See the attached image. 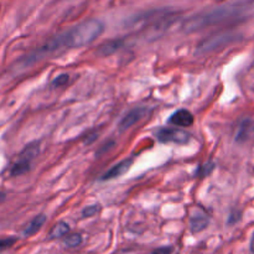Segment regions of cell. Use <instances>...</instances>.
I'll list each match as a JSON object with an SVG mask.
<instances>
[{"label":"cell","mask_w":254,"mask_h":254,"mask_svg":"<svg viewBox=\"0 0 254 254\" xmlns=\"http://www.w3.org/2000/svg\"><path fill=\"white\" fill-rule=\"evenodd\" d=\"M4 200H5V193L0 192V202H1V201H4Z\"/></svg>","instance_id":"cell-22"},{"label":"cell","mask_w":254,"mask_h":254,"mask_svg":"<svg viewBox=\"0 0 254 254\" xmlns=\"http://www.w3.org/2000/svg\"><path fill=\"white\" fill-rule=\"evenodd\" d=\"M156 136L161 143L186 144L190 140V134L179 128H161Z\"/></svg>","instance_id":"cell-4"},{"label":"cell","mask_w":254,"mask_h":254,"mask_svg":"<svg viewBox=\"0 0 254 254\" xmlns=\"http://www.w3.org/2000/svg\"><path fill=\"white\" fill-rule=\"evenodd\" d=\"M208 223H210V216H208L202 208H195V211L191 213L190 217L191 231H192L193 233L201 232V231H203L207 227Z\"/></svg>","instance_id":"cell-6"},{"label":"cell","mask_w":254,"mask_h":254,"mask_svg":"<svg viewBox=\"0 0 254 254\" xmlns=\"http://www.w3.org/2000/svg\"><path fill=\"white\" fill-rule=\"evenodd\" d=\"M104 31L103 22L97 19H88L45 42L26 60V64L37 61L60 49H76L92 44Z\"/></svg>","instance_id":"cell-1"},{"label":"cell","mask_w":254,"mask_h":254,"mask_svg":"<svg viewBox=\"0 0 254 254\" xmlns=\"http://www.w3.org/2000/svg\"><path fill=\"white\" fill-rule=\"evenodd\" d=\"M193 116L186 109H179L176 111L173 116L170 117V123L174 124L176 127H184V128H188L193 124Z\"/></svg>","instance_id":"cell-10"},{"label":"cell","mask_w":254,"mask_h":254,"mask_svg":"<svg viewBox=\"0 0 254 254\" xmlns=\"http://www.w3.org/2000/svg\"><path fill=\"white\" fill-rule=\"evenodd\" d=\"M173 253V247H160L156 248L151 254H171Z\"/></svg>","instance_id":"cell-20"},{"label":"cell","mask_w":254,"mask_h":254,"mask_svg":"<svg viewBox=\"0 0 254 254\" xmlns=\"http://www.w3.org/2000/svg\"><path fill=\"white\" fill-rule=\"evenodd\" d=\"M254 138V123L250 119H246L240 124L236 133V141L240 144L247 143Z\"/></svg>","instance_id":"cell-8"},{"label":"cell","mask_w":254,"mask_h":254,"mask_svg":"<svg viewBox=\"0 0 254 254\" xmlns=\"http://www.w3.org/2000/svg\"><path fill=\"white\" fill-rule=\"evenodd\" d=\"M233 40H235V35L227 34V32L212 35V36L206 37L205 40H202V41L197 45V47H196V54H208V52H212L215 51V50L226 46V45H228L230 42H232Z\"/></svg>","instance_id":"cell-3"},{"label":"cell","mask_w":254,"mask_h":254,"mask_svg":"<svg viewBox=\"0 0 254 254\" xmlns=\"http://www.w3.org/2000/svg\"><path fill=\"white\" fill-rule=\"evenodd\" d=\"M39 151H40V146L37 141L30 143L27 144V145L24 148V150L21 151V154H20V159H22V160H27L31 163V160H34V159L39 155Z\"/></svg>","instance_id":"cell-12"},{"label":"cell","mask_w":254,"mask_h":254,"mask_svg":"<svg viewBox=\"0 0 254 254\" xmlns=\"http://www.w3.org/2000/svg\"><path fill=\"white\" fill-rule=\"evenodd\" d=\"M99 211L98 205H93V206H88L87 208L83 210V216L84 217H92V216L96 215L97 212Z\"/></svg>","instance_id":"cell-19"},{"label":"cell","mask_w":254,"mask_h":254,"mask_svg":"<svg viewBox=\"0 0 254 254\" xmlns=\"http://www.w3.org/2000/svg\"><path fill=\"white\" fill-rule=\"evenodd\" d=\"M30 170V161L27 160H22V159H19L16 163L14 164V166L11 168V176H20L26 174L27 171Z\"/></svg>","instance_id":"cell-14"},{"label":"cell","mask_w":254,"mask_h":254,"mask_svg":"<svg viewBox=\"0 0 254 254\" xmlns=\"http://www.w3.org/2000/svg\"><path fill=\"white\" fill-rule=\"evenodd\" d=\"M131 164H133V159H126V160L116 164V165L112 166V168L102 176V180H112V179L119 178V176L126 174L127 171L130 169Z\"/></svg>","instance_id":"cell-9"},{"label":"cell","mask_w":254,"mask_h":254,"mask_svg":"<svg viewBox=\"0 0 254 254\" xmlns=\"http://www.w3.org/2000/svg\"><path fill=\"white\" fill-rule=\"evenodd\" d=\"M15 242H16V238L14 237L2 238V240H0V251H4L6 250V248H10Z\"/></svg>","instance_id":"cell-18"},{"label":"cell","mask_w":254,"mask_h":254,"mask_svg":"<svg viewBox=\"0 0 254 254\" xmlns=\"http://www.w3.org/2000/svg\"><path fill=\"white\" fill-rule=\"evenodd\" d=\"M45 222H46V216L45 215L36 216V217H35L34 220H32L31 222L25 227L24 232L22 233H24L25 237H30V236L36 235V233L41 230L42 226L45 225Z\"/></svg>","instance_id":"cell-11"},{"label":"cell","mask_w":254,"mask_h":254,"mask_svg":"<svg viewBox=\"0 0 254 254\" xmlns=\"http://www.w3.org/2000/svg\"><path fill=\"white\" fill-rule=\"evenodd\" d=\"M69 226L66 222H59L52 227V230L50 231V240H56V238L64 237V236L68 233Z\"/></svg>","instance_id":"cell-13"},{"label":"cell","mask_w":254,"mask_h":254,"mask_svg":"<svg viewBox=\"0 0 254 254\" xmlns=\"http://www.w3.org/2000/svg\"><path fill=\"white\" fill-rule=\"evenodd\" d=\"M242 12V7L237 5H227V6H220L210 11L202 12V14L195 15L186 20L184 24V31L195 32L205 29V27L215 26L222 22L228 21L230 19L238 16Z\"/></svg>","instance_id":"cell-2"},{"label":"cell","mask_w":254,"mask_h":254,"mask_svg":"<svg viewBox=\"0 0 254 254\" xmlns=\"http://www.w3.org/2000/svg\"><path fill=\"white\" fill-rule=\"evenodd\" d=\"M251 251L254 253V233H253V237H252V241H251Z\"/></svg>","instance_id":"cell-21"},{"label":"cell","mask_w":254,"mask_h":254,"mask_svg":"<svg viewBox=\"0 0 254 254\" xmlns=\"http://www.w3.org/2000/svg\"><path fill=\"white\" fill-rule=\"evenodd\" d=\"M124 40L123 39H112L108 41L103 42L102 45H99L98 49H97L96 54L101 57H107L111 56V55L116 54L117 51L123 47Z\"/></svg>","instance_id":"cell-7"},{"label":"cell","mask_w":254,"mask_h":254,"mask_svg":"<svg viewBox=\"0 0 254 254\" xmlns=\"http://www.w3.org/2000/svg\"><path fill=\"white\" fill-rule=\"evenodd\" d=\"M148 113V109L145 107H136V108L131 109L128 113L124 116V118L122 119L121 123H119V129L122 131L127 130V129L131 128L134 124H136L138 122H140L144 117Z\"/></svg>","instance_id":"cell-5"},{"label":"cell","mask_w":254,"mask_h":254,"mask_svg":"<svg viewBox=\"0 0 254 254\" xmlns=\"http://www.w3.org/2000/svg\"><path fill=\"white\" fill-rule=\"evenodd\" d=\"M64 243L68 248L78 247L82 243V236L79 233H72V235H68L67 237H64Z\"/></svg>","instance_id":"cell-15"},{"label":"cell","mask_w":254,"mask_h":254,"mask_svg":"<svg viewBox=\"0 0 254 254\" xmlns=\"http://www.w3.org/2000/svg\"><path fill=\"white\" fill-rule=\"evenodd\" d=\"M215 169V164L213 163H206L203 164V165H201L200 168H198L197 173H196V175L197 176H207L208 174L212 173V170Z\"/></svg>","instance_id":"cell-16"},{"label":"cell","mask_w":254,"mask_h":254,"mask_svg":"<svg viewBox=\"0 0 254 254\" xmlns=\"http://www.w3.org/2000/svg\"><path fill=\"white\" fill-rule=\"evenodd\" d=\"M68 79H69L68 74H66V73L60 74V76H57L56 78L54 79V82H52V84H54L55 87L64 86V84H67V82H68Z\"/></svg>","instance_id":"cell-17"}]
</instances>
